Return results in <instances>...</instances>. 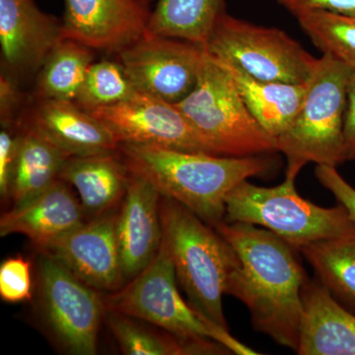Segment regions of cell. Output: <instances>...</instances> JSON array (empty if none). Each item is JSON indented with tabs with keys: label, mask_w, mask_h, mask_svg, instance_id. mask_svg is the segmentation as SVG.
I'll use <instances>...</instances> for the list:
<instances>
[{
	"label": "cell",
	"mask_w": 355,
	"mask_h": 355,
	"mask_svg": "<svg viewBox=\"0 0 355 355\" xmlns=\"http://www.w3.org/2000/svg\"><path fill=\"white\" fill-rule=\"evenodd\" d=\"M315 175L324 188L330 191L338 203L349 211L355 222V189L343 179L336 167L328 165H317Z\"/></svg>",
	"instance_id": "29"
},
{
	"label": "cell",
	"mask_w": 355,
	"mask_h": 355,
	"mask_svg": "<svg viewBox=\"0 0 355 355\" xmlns=\"http://www.w3.org/2000/svg\"><path fill=\"white\" fill-rule=\"evenodd\" d=\"M119 153L130 174L144 178L162 197L181 203L212 227L225 218L229 193L272 168L263 155L231 157L128 142H121Z\"/></svg>",
	"instance_id": "2"
},
{
	"label": "cell",
	"mask_w": 355,
	"mask_h": 355,
	"mask_svg": "<svg viewBox=\"0 0 355 355\" xmlns=\"http://www.w3.org/2000/svg\"><path fill=\"white\" fill-rule=\"evenodd\" d=\"M28 125L69 157L116 153L121 144L103 121L76 102L40 100Z\"/></svg>",
	"instance_id": "17"
},
{
	"label": "cell",
	"mask_w": 355,
	"mask_h": 355,
	"mask_svg": "<svg viewBox=\"0 0 355 355\" xmlns=\"http://www.w3.org/2000/svg\"><path fill=\"white\" fill-rule=\"evenodd\" d=\"M69 186L58 179L36 197L4 212L0 218L1 237L24 235L42 252L81 225L86 212Z\"/></svg>",
	"instance_id": "16"
},
{
	"label": "cell",
	"mask_w": 355,
	"mask_h": 355,
	"mask_svg": "<svg viewBox=\"0 0 355 355\" xmlns=\"http://www.w3.org/2000/svg\"><path fill=\"white\" fill-rule=\"evenodd\" d=\"M177 282L171 254L162 238L150 263L120 289L104 296L106 310L157 327L183 343L190 354H260L198 314L179 293Z\"/></svg>",
	"instance_id": "3"
},
{
	"label": "cell",
	"mask_w": 355,
	"mask_h": 355,
	"mask_svg": "<svg viewBox=\"0 0 355 355\" xmlns=\"http://www.w3.org/2000/svg\"><path fill=\"white\" fill-rule=\"evenodd\" d=\"M159 210L162 238L189 304L205 319L229 330L222 296L231 273L240 265L234 249L216 228L176 200L161 197Z\"/></svg>",
	"instance_id": "4"
},
{
	"label": "cell",
	"mask_w": 355,
	"mask_h": 355,
	"mask_svg": "<svg viewBox=\"0 0 355 355\" xmlns=\"http://www.w3.org/2000/svg\"><path fill=\"white\" fill-rule=\"evenodd\" d=\"M214 228L240 261L229 277L226 294L244 303L254 330L296 352L308 275L295 249L253 224L222 221Z\"/></svg>",
	"instance_id": "1"
},
{
	"label": "cell",
	"mask_w": 355,
	"mask_h": 355,
	"mask_svg": "<svg viewBox=\"0 0 355 355\" xmlns=\"http://www.w3.org/2000/svg\"><path fill=\"white\" fill-rule=\"evenodd\" d=\"M90 113L103 121L120 142L146 144L222 156L176 105L137 92L127 101L102 107Z\"/></svg>",
	"instance_id": "11"
},
{
	"label": "cell",
	"mask_w": 355,
	"mask_h": 355,
	"mask_svg": "<svg viewBox=\"0 0 355 355\" xmlns=\"http://www.w3.org/2000/svg\"><path fill=\"white\" fill-rule=\"evenodd\" d=\"M287 11L296 15L303 11L323 9L355 16V0H277Z\"/></svg>",
	"instance_id": "31"
},
{
	"label": "cell",
	"mask_w": 355,
	"mask_h": 355,
	"mask_svg": "<svg viewBox=\"0 0 355 355\" xmlns=\"http://www.w3.org/2000/svg\"><path fill=\"white\" fill-rule=\"evenodd\" d=\"M352 71L330 55L318 58L298 113L277 139V151L287 160L286 178L296 180L309 163L338 167L347 162L343 125Z\"/></svg>",
	"instance_id": "5"
},
{
	"label": "cell",
	"mask_w": 355,
	"mask_h": 355,
	"mask_svg": "<svg viewBox=\"0 0 355 355\" xmlns=\"http://www.w3.org/2000/svg\"><path fill=\"white\" fill-rule=\"evenodd\" d=\"M175 105L222 156L246 157L277 151V139L252 116L232 77L207 51L195 88Z\"/></svg>",
	"instance_id": "7"
},
{
	"label": "cell",
	"mask_w": 355,
	"mask_h": 355,
	"mask_svg": "<svg viewBox=\"0 0 355 355\" xmlns=\"http://www.w3.org/2000/svg\"><path fill=\"white\" fill-rule=\"evenodd\" d=\"M210 57L234 64L256 79L306 83L318 62L282 30L254 25L224 12L203 46Z\"/></svg>",
	"instance_id": "8"
},
{
	"label": "cell",
	"mask_w": 355,
	"mask_h": 355,
	"mask_svg": "<svg viewBox=\"0 0 355 355\" xmlns=\"http://www.w3.org/2000/svg\"><path fill=\"white\" fill-rule=\"evenodd\" d=\"M10 128L1 125L0 132V195L4 200H10L17 156L18 135H14Z\"/></svg>",
	"instance_id": "30"
},
{
	"label": "cell",
	"mask_w": 355,
	"mask_h": 355,
	"mask_svg": "<svg viewBox=\"0 0 355 355\" xmlns=\"http://www.w3.org/2000/svg\"><path fill=\"white\" fill-rule=\"evenodd\" d=\"M92 51L74 40L62 39L38 72L39 99L76 101L93 64Z\"/></svg>",
	"instance_id": "24"
},
{
	"label": "cell",
	"mask_w": 355,
	"mask_h": 355,
	"mask_svg": "<svg viewBox=\"0 0 355 355\" xmlns=\"http://www.w3.org/2000/svg\"><path fill=\"white\" fill-rule=\"evenodd\" d=\"M20 91L13 77L2 72L0 77V116L1 125L12 127L13 116L19 106Z\"/></svg>",
	"instance_id": "32"
},
{
	"label": "cell",
	"mask_w": 355,
	"mask_h": 355,
	"mask_svg": "<svg viewBox=\"0 0 355 355\" xmlns=\"http://www.w3.org/2000/svg\"><path fill=\"white\" fill-rule=\"evenodd\" d=\"M347 161L355 160V70L350 74L347 89L345 125H343Z\"/></svg>",
	"instance_id": "33"
},
{
	"label": "cell",
	"mask_w": 355,
	"mask_h": 355,
	"mask_svg": "<svg viewBox=\"0 0 355 355\" xmlns=\"http://www.w3.org/2000/svg\"><path fill=\"white\" fill-rule=\"evenodd\" d=\"M17 135V156L10 191L13 207L28 202L58 181L69 158L28 123Z\"/></svg>",
	"instance_id": "21"
},
{
	"label": "cell",
	"mask_w": 355,
	"mask_h": 355,
	"mask_svg": "<svg viewBox=\"0 0 355 355\" xmlns=\"http://www.w3.org/2000/svg\"><path fill=\"white\" fill-rule=\"evenodd\" d=\"M312 43L355 70V16L315 9L294 15Z\"/></svg>",
	"instance_id": "25"
},
{
	"label": "cell",
	"mask_w": 355,
	"mask_h": 355,
	"mask_svg": "<svg viewBox=\"0 0 355 355\" xmlns=\"http://www.w3.org/2000/svg\"><path fill=\"white\" fill-rule=\"evenodd\" d=\"M142 2H144L146 6H149V4H150V2L153 1V0H141Z\"/></svg>",
	"instance_id": "34"
},
{
	"label": "cell",
	"mask_w": 355,
	"mask_h": 355,
	"mask_svg": "<svg viewBox=\"0 0 355 355\" xmlns=\"http://www.w3.org/2000/svg\"><path fill=\"white\" fill-rule=\"evenodd\" d=\"M118 211L84 221L40 253L49 254L87 286L114 292L127 284L118 236Z\"/></svg>",
	"instance_id": "12"
},
{
	"label": "cell",
	"mask_w": 355,
	"mask_h": 355,
	"mask_svg": "<svg viewBox=\"0 0 355 355\" xmlns=\"http://www.w3.org/2000/svg\"><path fill=\"white\" fill-rule=\"evenodd\" d=\"M38 275L40 310L53 340L67 354H97L104 296L46 254L40 253Z\"/></svg>",
	"instance_id": "9"
},
{
	"label": "cell",
	"mask_w": 355,
	"mask_h": 355,
	"mask_svg": "<svg viewBox=\"0 0 355 355\" xmlns=\"http://www.w3.org/2000/svg\"><path fill=\"white\" fill-rule=\"evenodd\" d=\"M205 55L200 44L147 31L119 51L118 62L137 92L177 104L195 88Z\"/></svg>",
	"instance_id": "10"
},
{
	"label": "cell",
	"mask_w": 355,
	"mask_h": 355,
	"mask_svg": "<svg viewBox=\"0 0 355 355\" xmlns=\"http://www.w3.org/2000/svg\"><path fill=\"white\" fill-rule=\"evenodd\" d=\"M212 58L227 70L248 110L261 127L275 139L286 132L302 105L308 81L296 84L260 80L234 64Z\"/></svg>",
	"instance_id": "20"
},
{
	"label": "cell",
	"mask_w": 355,
	"mask_h": 355,
	"mask_svg": "<svg viewBox=\"0 0 355 355\" xmlns=\"http://www.w3.org/2000/svg\"><path fill=\"white\" fill-rule=\"evenodd\" d=\"M31 263L22 256L12 257L0 266V297L4 302L19 303L32 296Z\"/></svg>",
	"instance_id": "28"
},
{
	"label": "cell",
	"mask_w": 355,
	"mask_h": 355,
	"mask_svg": "<svg viewBox=\"0 0 355 355\" xmlns=\"http://www.w3.org/2000/svg\"><path fill=\"white\" fill-rule=\"evenodd\" d=\"M62 32L92 50L116 53L148 31L141 0H64Z\"/></svg>",
	"instance_id": "13"
},
{
	"label": "cell",
	"mask_w": 355,
	"mask_h": 355,
	"mask_svg": "<svg viewBox=\"0 0 355 355\" xmlns=\"http://www.w3.org/2000/svg\"><path fill=\"white\" fill-rule=\"evenodd\" d=\"M137 93L120 62L102 60L91 65L74 102L90 112L127 101Z\"/></svg>",
	"instance_id": "27"
},
{
	"label": "cell",
	"mask_w": 355,
	"mask_h": 355,
	"mask_svg": "<svg viewBox=\"0 0 355 355\" xmlns=\"http://www.w3.org/2000/svg\"><path fill=\"white\" fill-rule=\"evenodd\" d=\"M60 179L76 189L86 214L99 216L111 212L123 202L130 173L118 150L69 157Z\"/></svg>",
	"instance_id": "19"
},
{
	"label": "cell",
	"mask_w": 355,
	"mask_h": 355,
	"mask_svg": "<svg viewBox=\"0 0 355 355\" xmlns=\"http://www.w3.org/2000/svg\"><path fill=\"white\" fill-rule=\"evenodd\" d=\"M299 251L331 296L355 315V233L312 242Z\"/></svg>",
	"instance_id": "23"
},
{
	"label": "cell",
	"mask_w": 355,
	"mask_h": 355,
	"mask_svg": "<svg viewBox=\"0 0 355 355\" xmlns=\"http://www.w3.org/2000/svg\"><path fill=\"white\" fill-rule=\"evenodd\" d=\"M295 181L286 178L273 188L242 182L226 198L224 221L265 228L295 250L355 233V222L343 205L319 207L299 195Z\"/></svg>",
	"instance_id": "6"
},
{
	"label": "cell",
	"mask_w": 355,
	"mask_h": 355,
	"mask_svg": "<svg viewBox=\"0 0 355 355\" xmlns=\"http://www.w3.org/2000/svg\"><path fill=\"white\" fill-rule=\"evenodd\" d=\"M299 355H355V315L317 279L302 289Z\"/></svg>",
	"instance_id": "18"
},
{
	"label": "cell",
	"mask_w": 355,
	"mask_h": 355,
	"mask_svg": "<svg viewBox=\"0 0 355 355\" xmlns=\"http://www.w3.org/2000/svg\"><path fill=\"white\" fill-rule=\"evenodd\" d=\"M224 12L225 0H157L148 31L205 46Z\"/></svg>",
	"instance_id": "22"
},
{
	"label": "cell",
	"mask_w": 355,
	"mask_h": 355,
	"mask_svg": "<svg viewBox=\"0 0 355 355\" xmlns=\"http://www.w3.org/2000/svg\"><path fill=\"white\" fill-rule=\"evenodd\" d=\"M110 330L121 352L128 355H184L183 343L165 331L146 328L139 320L114 311L106 310Z\"/></svg>",
	"instance_id": "26"
},
{
	"label": "cell",
	"mask_w": 355,
	"mask_h": 355,
	"mask_svg": "<svg viewBox=\"0 0 355 355\" xmlns=\"http://www.w3.org/2000/svg\"><path fill=\"white\" fill-rule=\"evenodd\" d=\"M64 38L62 21L42 11L34 0H0L1 60L9 76L38 73Z\"/></svg>",
	"instance_id": "14"
},
{
	"label": "cell",
	"mask_w": 355,
	"mask_h": 355,
	"mask_svg": "<svg viewBox=\"0 0 355 355\" xmlns=\"http://www.w3.org/2000/svg\"><path fill=\"white\" fill-rule=\"evenodd\" d=\"M161 197L153 184L130 174L127 193L116 218V236L127 282L150 263L160 248Z\"/></svg>",
	"instance_id": "15"
}]
</instances>
